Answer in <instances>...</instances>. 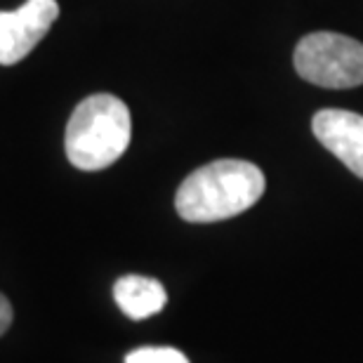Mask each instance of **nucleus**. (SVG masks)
<instances>
[{"label": "nucleus", "instance_id": "nucleus-6", "mask_svg": "<svg viewBox=\"0 0 363 363\" xmlns=\"http://www.w3.org/2000/svg\"><path fill=\"white\" fill-rule=\"evenodd\" d=\"M113 300L128 318L144 321V318L163 311L165 302H168V293H165L161 281L128 274L113 283Z\"/></svg>", "mask_w": 363, "mask_h": 363}, {"label": "nucleus", "instance_id": "nucleus-1", "mask_svg": "<svg viewBox=\"0 0 363 363\" xmlns=\"http://www.w3.org/2000/svg\"><path fill=\"white\" fill-rule=\"evenodd\" d=\"M264 186V175L255 163L222 158L194 170L182 182L175 208L186 222H222L250 210L262 199Z\"/></svg>", "mask_w": 363, "mask_h": 363}, {"label": "nucleus", "instance_id": "nucleus-4", "mask_svg": "<svg viewBox=\"0 0 363 363\" xmlns=\"http://www.w3.org/2000/svg\"><path fill=\"white\" fill-rule=\"evenodd\" d=\"M57 17V0H26L17 10L0 12V64L12 67L26 60L31 50L45 38Z\"/></svg>", "mask_w": 363, "mask_h": 363}, {"label": "nucleus", "instance_id": "nucleus-7", "mask_svg": "<svg viewBox=\"0 0 363 363\" xmlns=\"http://www.w3.org/2000/svg\"><path fill=\"white\" fill-rule=\"evenodd\" d=\"M125 363H189V359L175 347H140L128 354Z\"/></svg>", "mask_w": 363, "mask_h": 363}, {"label": "nucleus", "instance_id": "nucleus-8", "mask_svg": "<svg viewBox=\"0 0 363 363\" xmlns=\"http://www.w3.org/2000/svg\"><path fill=\"white\" fill-rule=\"evenodd\" d=\"M10 325H12V304L3 293H0V337L10 330Z\"/></svg>", "mask_w": 363, "mask_h": 363}, {"label": "nucleus", "instance_id": "nucleus-3", "mask_svg": "<svg viewBox=\"0 0 363 363\" xmlns=\"http://www.w3.org/2000/svg\"><path fill=\"white\" fill-rule=\"evenodd\" d=\"M295 71L318 88L347 90L363 85V43L342 33L316 31L297 43Z\"/></svg>", "mask_w": 363, "mask_h": 363}, {"label": "nucleus", "instance_id": "nucleus-2", "mask_svg": "<svg viewBox=\"0 0 363 363\" xmlns=\"http://www.w3.org/2000/svg\"><path fill=\"white\" fill-rule=\"evenodd\" d=\"M130 137H133V121L125 101L99 92L85 97L74 108L64 147L74 168L97 172L113 165L125 154Z\"/></svg>", "mask_w": 363, "mask_h": 363}, {"label": "nucleus", "instance_id": "nucleus-5", "mask_svg": "<svg viewBox=\"0 0 363 363\" xmlns=\"http://www.w3.org/2000/svg\"><path fill=\"white\" fill-rule=\"evenodd\" d=\"M316 140L363 179V116L342 108H321L311 121Z\"/></svg>", "mask_w": 363, "mask_h": 363}]
</instances>
